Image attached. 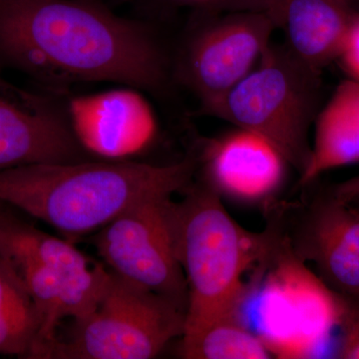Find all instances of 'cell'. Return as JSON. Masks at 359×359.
I'll return each instance as SVG.
<instances>
[{"label":"cell","instance_id":"1","mask_svg":"<svg viewBox=\"0 0 359 359\" xmlns=\"http://www.w3.org/2000/svg\"><path fill=\"white\" fill-rule=\"evenodd\" d=\"M0 63L53 91L119 82L161 93L173 79V48L151 21L100 0H0Z\"/></svg>","mask_w":359,"mask_h":359},{"label":"cell","instance_id":"2","mask_svg":"<svg viewBox=\"0 0 359 359\" xmlns=\"http://www.w3.org/2000/svg\"><path fill=\"white\" fill-rule=\"evenodd\" d=\"M198 169L196 146L165 166L120 160L27 165L0 171V201L78 237L142 202L183 193Z\"/></svg>","mask_w":359,"mask_h":359},{"label":"cell","instance_id":"3","mask_svg":"<svg viewBox=\"0 0 359 359\" xmlns=\"http://www.w3.org/2000/svg\"><path fill=\"white\" fill-rule=\"evenodd\" d=\"M183 193L176 203V245L188 290L185 334L216 321L244 318L255 287L247 276L264 273L280 233L271 219L262 233L245 230L204 180Z\"/></svg>","mask_w":359,"mask_h":359},{"label":"cell","instance_id":"4","mask_svg":"<svg viewBox=\"0 0 359 359\" xmlns=\"http://www.w3.org/2000/svg\"><path fill=\"white\" fill-rule=\"evenodd\" d=\"M321 71L294 57L285 44H271L256 69L199 114L230 122L269 142L306 173L313 154L309 130L323 103Z\"/></svg>","mask_w":359,"mask_h":359},{"label":"cell","instance_id":"5","mask_svg":"<svg viewBox=\"0 0 359 359\" xmlns=\"http://www.w3.org/2000/svg\"><path fill=\"white\" fill-rule=\"evenodd\" d=\"M186 309L114 271L94 308L73 320L47 359H149L185 332Z\"/></svg>","mask_w":359,"mask_h":359},{"label":"cell","instance_id":"6","mask_svg":"<svg viewBox=\"0 0 359 359\" xmlns=\"http://www.w3.org/2000/svg\"><path fill=\"white\" fill-rule=\"evenodd\" d=\"M276 29L263 11H192L173 48L174 82L197 97L201 112L249 74Z\"/></svg>","mask_w":359,"mask_h":359},{"label":"cell","instance_id":"7","mask_svg":"<svg viewBox=\"0 0 359 359\" xmlns=\"http://www.w3.org/2000/svg\"><path fill=\"white\" fill-rule=\"evenodd\" d=\"M176 203L161 196L130 208L94 238L111 271L186 309L188 290L176 245Z\"/></svg>","mask_w":359,"mask_h":359},{"label":"cell","instance_id":"8","mask_svg":"<svg viewBox=\"0 0 359 359\" xmlns=\"http://www.w3.org/2000/svg\"><path fill=\"white\" fill-rule=\"evenodd\" d=\"M83 150L55 95L20 88L0 74V171L81 162Z\"/></svg>","mask_w":359,"mask_h":359},{"label":"cell","instance_id":"9","mask_svg":"<svg viewBox=\"0 0 359 359\" xmlns=\"http://www.w3.org/2000/svg\"><path fill=\"white\" fill-rule=\"evenodd\" d=\"M205 183L223 198L245 204H271L287 162L268 141L238 129L198 144Z\"/></svg>","mask_w":359,"mask_h":359},{"label":"cell","instance_id":"10","mask_svg":"<svg viewBox=\"0 0 359 359\" xmlns=\"http://www.w3.org/2000/svg\"><path fill=\"white\" fill-rule=\"evenodd\" d=\"M0 256L8 261L33 259L51 269L65 285L68 318L73 320L94 308L109 278V271L92 266L71 243L37 230L8 211L0 217Z\"/></svg>","mask_w":359,"mask_h":359},{"label":"cell","instance_id":"11","mask_svg":"<svg viewBox=\"0 0 359 359\" xmlns=\"http://www.w3.org/2000/svg\"><path fill=\"white\" fill-rule=\"evenodd\" d=\"M68 111L82 147L109 160L140 152L155 135L150 107L134 91L117 90L74 99Z\"/></svg>","mask_w":359,"mask_h":359},{"label":"cell","instance_id":"12","mask_svg":"<svg viewBox=\"0 0 359 359\" xmlns=\"http://www.w3.org/2000/svg\"><path fill=\"white\" fill-rule=\"evenodd\" d=\"M266 13L290 53L323 72L339 59L359 7L346 0H269Z\"/></svg>","mask_w":359,"mask_h":359},{"label":"cell","instance_id":"13","mask_svg":"<svg viewBox=\"0 0 359 359\" xmlns=\"http://www.w3.org/2000/svg\"><path fill=\"white\" fill-rule=\"evenodd\" d=\"M359 163V81H342L316 120L313 154L306 173L299 177L304 187L334 168Z\"/></svg>","mask_w":359,"mask_h":359},{"label":"cell","instance_id":"14","mask_svg":"<svg viewBox=\"0 0 359 359\" xmlns=\"http://www.w3.org/2000/svg\"><path fill=\"white\" fill-rule=\"evenodd\" d=\"M40 327L25 283L13 264L0 256V355L34 358Z\"/></svg>","mask_w":359,"mask_h":359},{"label":"cell","instance_id":"15","mask_svg":"<svg viewBox=\"0 0 359 359\" xmlns=\"http://www.w3.org/2000/svg\"><path fill=\"white\" fill-rule=\"evenodd\" d=\"M180 355L187 359H266L271 351L245 318L219 320L181 337Z\"/></svg>","mask_w":359,"mask_h":359},{"label":"cell","instance_id":"16","mask_svg":"<svg viewBox=\"0 0 359 359\" xmlns=\"http://www.w3.org/2000/svg\"><path fill=\"white\" fill-rule=\"evenodd\" d=\"M269 0H142L146 13L157 18H168L181 8L199 13L226 11H263L266 13Z\"/></svg>","mask_w":359,"mask_h":359},{"label":"cell","instance_id":"17","mask_svg":"<svg viewBox=\"0 0 359 359\" xmlns=\"http://www.w3.org/2000/svg\"><path fill=\"white\" fill-rule=\"evenodd\" d=\"M337 295L340 334L334 358L359 359V294Z\"/></svg>","mask_w":359,"mask_h":359},{"label":"cell","instance_id":"18","mask_svg":"<svg viewBox=\"0 0 359 359\" xmlns=\"http://www.w3.org/2000/svg\"><path fill=\"white\" fill-rule=\"evenodd\" d=\"M337 60L353 79L359 81V13L349 29Z\"/></svg>","mask_w":359,"mask_h":359},{"label":"cell","instance_id":"19","mask_svg":"<svg viewBox=\"0 0 359 359\" xmlns=\"http://www.w3.org/2000/svg\"><path fill=\"white\" fill-rule=\"evenodd\" d=\"M335 190L342 199L359 209V176L335 184Z\"/></svg>","mask_w":359,"mask_h":359},{"label":"cell","instance_id":"20","mask_svg":"<svg viewBox=\"0 0 359 359\" xmlns=\"http://www.w3.org/2000/svg\"><path fill=\"white\" fill-rule=\"evenodd\" d=\"M6 205V204H4V203H2L1 201H0V217H1L4 212H7Z\"/></svg>","mask_w":359,"mask_h":359},{"label":"cell","instance_id":"21","mask_svg":"<svg viewBox=\"0 0 359 359\" xmlns=\"http://www.w3.org/2000/svg\"><path fill=\"white\" fill-rule=\"evenodd\" d=\"M346 1L351 2V4H354V6L359 7V0H346Z\"/></svg>","mask_w":359,"mask_h":359}]
</instances>
